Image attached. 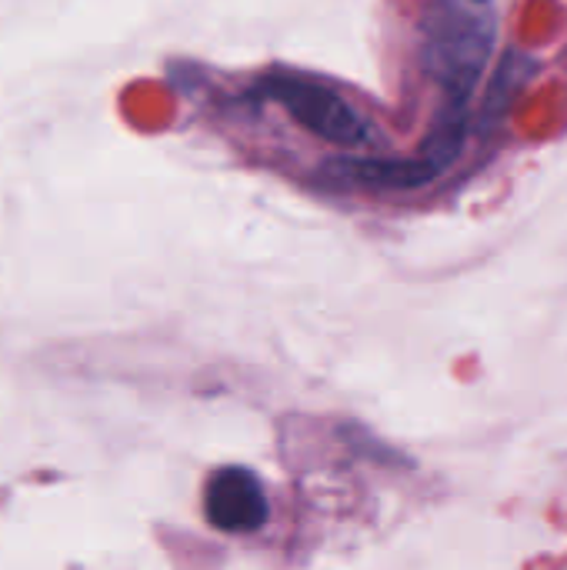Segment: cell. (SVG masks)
I'll return each mask as SVG.
<instances>
[{"label":"cell","mask_w":567,"mask_h":570,"mask_svg":"<svg viewBox=\"0 0 567 570\" xmlns=\"http://www.w3.org/2000/svg\"><path fill=\"white\" fill-rule=\"evenodd\" d=\"M495 43V20L481 0H434L424 17V70L441 83L448 107L471 104Z\"/></svg>","instance_id":"obj_1"},{"label":"cell","mask_w":567,"mask_h":570,"mask_svg":"<svg viewBox=\"0 0 567 570\" xmlns=\"http://www.w3.org/2000/svg\"><path fill=\"white\" fill-rule=\"evenodd\" d=\"M267 100L281 104L301 127L317 134L321 140L341 144V147H358L368 144L371 127L368 120L331 87L314 83L307 77L294 73H271L257 87Z\"/></svg>","instance_id":"obj_2"},{"label":"cell","mask_w":567,"mask_h":570,"mask_svg":"<svg viewBox=\"0 0 567 570\" xmlns=\"http://www.w3.org/2000/svg\"><path fill=\"white\" fill-rule=\"evenodd\" d=\"M204 514L211 528L224 534H251L261 531L271 518V504L264 484L247 468H221L211 474L204 491Z\"/></svg>","instance_id":"obj_3"},{"label":"cell","mask_w":567,"mask_h":570,"mask_svg":"<svg viewBox=\"0 0 567 570\" xmlns=\"http://www.w3.org/2000/svg\"><path fill=\"white\" fill-rule=\"evenodd\" d=\"M481 3H488V0H481Z\"/></svg>","instance_id":"obj_4"}]
</instances>
